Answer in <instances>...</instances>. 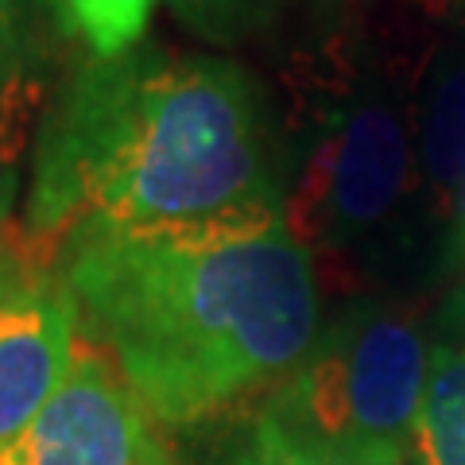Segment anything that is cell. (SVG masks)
I'll return each mask as SVG.
<instances>
[{
  "label": "cell",
  "mask_w": 465,
  "mask_h": 465,
  "mask_svg": "<svg viewBox=\"0 0 465 465\" xmlns=\"http://www.w3.org/2000/svg\"><path fill=\"white\" fill-rule=\"evenodd\" d=\"M287 222V143L264 85L222 54L94 58L39 128L27 232H217Z\"/></svg>",
  "instance_id": "cell-1"
},
{
  "label": "cell",
  "mask_w": 465,
  "mask_h": 465,
  "mask_svg": "<svg viewBox=\"0 0 465 465\" xmlns=\"http://www.w3.org/2000/svg\"><path fill=\"white\" fill-rule=\"evenodd\" d=\"M58 43V0H0V217L16 198V171L47 121Z\"/></svg>",
  "instance_id": "cell-7"
},
{
  "label": "cell",
  "mask_w": 465,
  "mask_h": 465,
  "mask_svg": "<svg viewBox=\"0 0 465 465\" xmlns=\"http://www.w3.org/2000/svg\"><path fill=\"white\" fill-rule=\"evenodd\" d=\"M78 349V302L66 283H32L0 302V450L51 403Z\"/></svg>",
  "instance_id": "cell-6"
},
{
  "label": "cell",
  "mask_w": 465,
  "mask_h": 465,
  "mask_svg": "<svg viewBox=\"0 0 465 465\" xmlns=\"http://www.w3.org/2000/svg\"><path fill=\"white\" fill-rule=\"evenodd\" d=\"M415 74L361 24L322 39L299 85V143H287V229L307 249L411 264L427 232L415 155ZM446 252V241H442Z\"/></svg>",
  "instance_id": "cell-3"
},
{
  "label": "cell",
  "mask_w": 465,
  "mask_h": 465,
  "mask_svg": "<svg viewBox=\"0 0 465 465\" xmlns=\"http://www.w3.org/2000/svg\"><path fill=\"white\" fill-rule=\"evenodd\" d=\"M229 465H403V461L369 458V454H353V450L299 439V434H291L287 427H280L275 419L260 411Z\"/></svg>",
  "instance_id": "cell-11"
},
{
  "label": "cell",
  "mask_w": 465,
  "mask_h": 465,
  "mask_svg": "<svg viewBox=\"0 0 465 465\" xmlns=\"http://www.w3.org/2000/svg\"><path fill=\"white\" fill-rule=\"evenodd\" d=\"M450 314H458V318H461V326H465V283L458 287V295L450 299Z\"/></svg>",
  "instance_id": "cell-16"
},
{
  "label": "cell",
  "mask_w": 465,
  "mask_h": 465,
  "mask_svg": "<svg viewBox=\"0 0 465 465\" xmlns=\"http://www.w3.org/2000/svg\"><path fill=\"white\" fill-rule=\"evenodd\" d=\"M275 5H280V12L287 16V8H295V5H302V0H275Z\"/></svg>",
  "instance_id": "cell-17"
},
{
  "label": "cell",
  "mask_w": 465,
  "mask_h": 465,
  "mask_svg": "<svg viewBox=\"0 0 465 465\" xmlns=\"http://www.w3.org/2000/svg\"><path fill=\"white\" fill-rule=\"evenodd\" d=\"M430 353L411 302L353 299L260 411L299 439L403 461Z\"/></svg>",
  "instance_id": "cell-4"
},
{
  "label": "cell",
  "mask_w": 465,
  "mask_h": 465,
  "mask_svg": "<svg viewBox=\"0 0 465 465\" xmlns=\"http://www.w3.org/2000/svg\"><path fill=\"white\" fill-rule=\"evenodd\" d=\"M171 8L210 43H241L283 20L275 0H171Z\"/></svg>",
  "instance_id": "cell-12"
},
{
  "label": "cell",
  "mask_w": 465,
  "mask_h": 465,
  "mask_svg": "<svg viewBox=\"0 0 465 465\" xmlns=\"http://www.w3.org/2000/svg\"><path fill=\"white\" fill-rule=\"evenodd\" d=\"M411 450L415 465H465V345L446 341L430 353Z\"/></svg>",
  "instance_id": "cell-9"
},
{
  "label": "cell",
  "mask_w": 465,
  "mask_h": 465,
  "mask_svg": "<svg viewBox=\"0 0 465 465\" xmlns=\"http://www.w3.org/2000/svg\"><path fill=\"white\" fill-rule=\"evenodd\" d=\"M0 465H183V458L109 349L78 338L63 388L0 450Z\"/></svg>",
  "instance_id": "cell-5"
},
{
  "label": "cell",
  "mask_w": 465,
  "mask_h": 465,
  "mask_svg": "<svg viewBox=\"0 0 465 465\" xmlns=\"http://www.w3.org/2000/svg\"><path fill=\"white\" fill-rule=\"evenodd\" d=\"M415 155L423 206L446 241L450 202L465 179V27L423 63V82L415 94Z\"/></svg>",
  "instance_id": "cell-8"
},
{
  "label": "cell",
  "mask_w": 465,
  "mask_h": 465,
  "mask_svg": "<svg viewBox=\"0 0 465 465\" xmlns=\"http://www.w3.org/2000/svg\"><path fill=\"white\" fill-rule=\"evenodd\" d=\"M78 322L159 427L183 430L295 372L318 338V275L287 222L217 232H78Z\"/></svg>",
  "instance_id": "cell-2"
},
{
  "label": "cell",
  "mask_w": 465,
  "mask_h": 465,
  "mask_svg": "<svg viewBox=\"0 0 465 465\" xmlns=\"http://www.w3.org/2000/svg\"><path fill=\"white\" fill-rule=\"evenodd\" d=\"M159 0H63V16L94 58L133 51Z\"/></svg>",
  "instance_id": "cell-10"
},
{
  "label": "cell",
  "mask_w": 465,
  "mask_h": 465,
  "mask_svg": "<svg viewBox=\"0 0 465 465\" xmlns=\"http://www.w3.org/2000/svg\"><path fill=\"white\" fill-rule=\"evenodd\" d=\"M411 8H419L423 16L450 24V27H465V0H407Z\"/></svg>",
  "instance_id": "cell-15"
},
{
  "label": "cell",
  "mask_w": 465,
  "mask_h": 465,
  "mask_svg": "<svg viewBox=\"0 0 465 465\" xmlns=\"http://www.w3.org/2000/svg\"><path fill=\"white\" fill-rule=\"evenodd\" d=\"M32 283H39V280L27 275V260L20 252H12V244L0 237V302L20 295V291H27Z\"/></svg>",
  "instance_id": "cell-13"
},
{
  "label": "cell",
  "mask_w": 465,
  "mask_h": 465,
  "mask_svg": "<svg viewBox=\"0 0 465 465\" xmlns=\"http://www.w3.org/2000/svg\"><path fill=\"white\" fill-rule=\"evenodd\" d=\"M446 264L465 268V179L458 183L454 202H450V217H446Z\"/></svg>",
  "instance_id": "cell-14"
}]
</instances>
